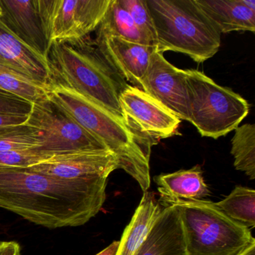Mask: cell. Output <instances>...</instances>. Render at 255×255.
<instances>
[{"instance_id": "obj_1", "label": "cell", "mask_w": 255, "mask_h": 255, "mask_svg": "<svg viewBox=\"0 0 255 255\" xmlns=\"http://www.w3.org/2000/svg\"><path fill=\"white\" fill-rule=\"evenodd\" d=\"M107 179L64 180L29 168H0V208L50 229L80 226L102 209Z\"/></svg>"}, {"instance_id": "obj_2", "label": "cell", "mask_w": 255, "mask_h": 255, "mask_svg": "<svg viewBox=\"0 0 255 255\" xmlns=\"http://www.w3.org/2000/svg\"><path fill=\"white\" fill-rule=\"evenodd\" d=\"M48 98L113 152L119 169L135 179L143 192L148 191L151 147L157 144L154 140L123 118L63 85L53 83Z\"/></svg>"}, {"instance_id": "obj_3", "label": "cell", "mask_w": 255, "mask_h": 255, "mask_svg": "<svg viewBox=\"0 0 255 255\" xmlns=\"http://www.w3.org/2000/svg\"><path fill=\"white\" fill-rule=\"evenodd\" d=\"M53 83L63 85L123 118L119 95L128 83L101 57L90 37L53 43Z\"/></svg>"}, {"instance_id": "obj_4", "label": "cell", "mask_w": 255, "mask_h": 255, "mask_svg": "<svg viewBox=\"0 0 255 255\" xmlns=\"http://www.w3.org/2000/svg\"><path fill=\"white\" fill-rule=\"evenodd\" d=\"M146 1L154 23L158 52H178L202 63L219 51L220 32L195 0Z\"/></svg>"}, {"instance_id": "obj_5", "label": "cell", "mask_w": 255, "mask_h": 255, "mask_svg": "<svg viewBox=\"0 0 255 255\" xmlns=\"http://www.w3.org/2000/svg\"><path fill=\"white\" fill-rule=\"evenodd\" d=\"M187 255H240L255 240L251 230L230 219L215 203L177 200Z\"/></svg>"}, {"instance_id": "obj_6", "label": "cell", "mask_w": 255, "mask_h": 255, "mask_svg": "<svg viewBox=\"0 0 255 255\" xmlns=\"http://www.w3.org/2000/svg\"><path fill=\"white\" fill-rule=\"evenodd\" d=\"M189 121L201 136L214 139L235 130L250 111L249 102L198 70H185Z\"/></svg>"}, {"instance_id": "obj_7", "label": "cell", "mask_w": 255, "mask_h": 255, "mask_svg": "<svg viewBox=\"0 0 255 255\" xmlns=\"http://www.w3.org/2000/svg\"><path fill=\"white\" fill-rule=\"evenodd\" d=\"M110 0H35L49 47L56 41L89 37L101 24Z\"/></svg>"}, {"instance_id": "obj_8", "label": "cell", "mask_w": 255, "mask_h": 255, "mask_svg": "<svg viewBox=\"0 0 255 255\" xmlns=\"http://www.w3.org/2000/svg\"><path fill=\"white\" fill-rule=\"evenodd\" d=\"M25 124L39 132L41 144L38 148L53 156L83 150H109L49 98L32 104Z\"/></svg>"}, {"instance_id": "obj_9", "label": "cell", "mask_w": 255, "mask_h": 255, "mask_svg": "<svg viewBox=\"0 0 255 255\" xmlns=\"http://www.w3.org/2000/svg\"><path fill=\"white\" fill-rule=\"evenodd\" d=\"M119 103L124 119L156 143L178 134L181 121L141 89L128 85Z\"/></svg>"}, {"instance_id": "obj_10", "label": "cell", "mask_w": 255, "mask_h": 255, "mask_svg": "<svg viewBox=\"0 0 255 255\" xmlns=\"http://www.w3.org/2000/svg\"><path fill=\"white\" fill-rule=\"evenodd\" d=\"M140 89L165 106L180 121H189L186 71L168 62L156 52L140 80Z\"/></svg>"}, {"instance_id": "obj_11", "label": "cell", "mask_w": 255, "mask_h": 255, "mask_svg": "<svg viewBox=\"0 0 255 255\" xmlns=\"http://www.w3.org/2000/svg\"><path fill=\"white\" fill-rule=\"evenodd\" d=\"M29 168L64 180L108 178L119 163L110 150H83L56 155Z\"/></svg>"}, {"instance_id": "obj_12", "label": "cell", "mask_w": 255, "mask_h": 255, "mask_svg": "<svg viewBox=\"0 0 255 255\" xmlns=\"http://www.w3.org/2000/svg\"><path fill=\"white\" fill-rule=\"evenodd\" d=\"M95 47L104 62L131 86L140 89V80L148 68L155 46L131 42L118 37H96Z\"/></svg>"}, {"instance_id": "obj_13", "label": "cell", "mask_w": 255, "mask_h": 255, "mask_svg": "<svg viewBox=\"0 0 255 255\" xmlns=\"http://www.w3.org/2000/svg\"><path fill=\"white\" fill-rule=\"evenodd\" d=\"M0 65L50 89L53 76L50 61L38 54L0 20Z\"/></svg>"}, {"instance_id": "obj_14", "label": "cell", "mask_w": 255, "mask_h": 255, "mask_svg": "<svg viewBox=\"0 0 255 255\" xmlns=\"http://www.w3.org/2000/svg\"><path fill=\"white\" fill-rule=\"evenodd\" d=\"M0 5L2 23L34 51L48 59L50 47L43 32L35 0H0Z\"/></svg>"}, {"instance_id": "obj_15", "label": "cell", "mask_w": 255, "mask_h": 255, "mask_svg": "<svg viewBox=\"0 0 255 255\" xmlns=\"http://www.w3.org/2000/svg\"><path fill=\"white\" fill-rule=\"evenodd\" d=\"M162 205V213L135 255H187L178 210L173 204Z\"/></svg>"}, {"instance_id": "obj_16", "label": "cell", "mask_w": 255, "mask_h": 255, "mask_svg": "<svg viewBox=\"0 0 255 255\" xmlns=\"http://www.w3.org/2000/svg\"><path fill=\"white\" fill-rule=\"evenodd\" d=\"M217 30L255 32V0H195Z\"/></svg>"}, {"instance_id": "obj_17", "label": "cell", "mask_w": 255, "mask_h": 255, "mask_svg": "<svg viewBox=\"0 0 255 255\" xmlns=\"http://www.w3.org/2000/svg\"><path fill=\"white\" fill-rule=\"evenodd\" d=\"M160 193L161 203L177 200L196 201L210 195L208 186L203 177L200 165L188 170H180L170 174H162L154 177Z\"/></svg>"}, {"instance_id": "obj_18", "label": "cell", "mask_w": 255, "mask_h": 255, "mask_svg": "<svg viewBox=\"0 0 255 255\" xmlns=\"http://www.w3.org/2000/svg\"><path fill=\"white\" fill-rule=\"evenodd\" d=\"M163 208L155 193L143 192L139 205L122 234L116 255H135Z\"/></svg>"}, {"instance_id": "obj_19", "label": "cell", "mask_w": 255, "mask_h": 255, "mask_svg": "<svg viewBox=\"0 0 255 255\" xmlns=\"http://www.w3.org/2000/svg\"><path fill=\"white\" fill-rule=\"evenodd\" d=\"M96 32L97 37H118L131 42L153 46L138 29L119 0H110L105 15Z\"/></svg>"}, {"instance_id": "obj_20", "label": "cell", "mask_w": 255, "mask_h": 255, "mask_svg": "<svg viewBox=\"0 0 255 255\" xmlns=\"http://www.w3.org/2000/svg\"><path fill=\"white\" fill-rule=\"evenodd\" d=\"M215 205L230 219L251 230L255 225V191L237 186L228 196Z\"/></svg>"}, {"instance_id": "obj_21", "label": "cell", "mask_w": 255, "mask_h": 255, "mask_svg": "<svg viewBox=\"0 0 255 255\" xmlns=\"http://www.w3.org/2000/svg\"><path fill=\"white\" fill-rule=\"evenodd\" d=\"M231 154L234 167L243 171L251 180L255 179V125L246 124L238 127L231 140Z\"/></svg>"}, {"instance_id": "obj_22", "label": "cell", "mask_w": 255, "mask_h": 255, "mask_svg": "<svg viewBox=\"0 0 255 255\" xmlns=\"http://www.w3.org/2000/svg\"><path fill=\"white\" fill-rule=\"evenodd\" d=\"M0 90L33 104L48 98V88L0 65Z\"/></svg>"}, {"instance_id": "obj_23", "label": "cell", "mask_w": 255, "mask_h": 255, "mask_svg": "<svg viewBox=\"0 0 255 255\" xmlns=\"http://www.w3.org/2000/svg\"><path fill=\"white\" fill-rule=\"evenodd\" d=\"M39 132L26 124L0 128V152L41 146Z\"/></svg>"}, {"instance_id": "obj_24", "label": "cell", "mask_w": 255, "mask_h": 255, "mask_svg": "<svg viewBox=\"0 0 255 255\" xmlns=\"http://www.w3.org/2000/svg\"><path fill=\"white\" fill-rule=\"evenodd\" d=\"M120 5L129 13L138 29L156 47L154 23L146 0H119Z\"/></svg>"}, {"instance_id": "obj_25", "label": "cell", "mask_w": 255, "mask_h": 255, "mask_svg": "<svg viewBox=\"0 0 255 255\" xmlns=\"http://www.w3.org/2000/svg\"><path fill=\"white\" fill-rule=\"evenodd\" d=\"M53 156L38 147L0 152V168H29Z\"/></svg>"}, {"instance_id": "obj_26", "label": "cell", "mask_w": 255, "mask_h": 255, "mask_svg": "<svg viewBox=\"0 0 255 255\" xmlns=\"http://www.w3.org/2000/svg\"><path fill=\"white\" fill-rule=\"evenodd\" d=\"M32 104L15 95L0 90V113L29 115Z\"/></svg>"}, {"instance_id": "obj_27", "label": "cell", "mask_w": 255, "mask_h": 255, "mask_svg": "<svg viewBox=\"0 0 255 255\" xmlns=\"http://www.w3.org/2000/svg\"><path fill=\"white\" fill-rule=\"evenodd\" d=\"M0 255H21L20 245L14 241L0 242Z\"/></svg>"}, {"instance_id": "obj_28", "label": "cell", "mask_w": 255, "mask_h": 255, "mask_svg": "<svg viewBox=\"0 0 255 255\" xmlns=\"http://www.w3.org/2000/svg\"><path fill=\"white\" fill-rule=\"evenodd\" d=\"M119 246V241H114L108 247L101 251L96 255H116Z\"/></svg>"}, {"instance_id": "obj_29", "label": "cell", "mask_w": 255, "mask_h": 255, "mask_svg": "<svg viewBox=\"0 0 255 255\" xmlns=\"http://www.w3.org/2000/svg\"><path fill=\"white\" fill-rule=\"evenodd\" d=\"M240 255H255V242L249 246L246 250L243 251Z\"/></svg>"}, {"instance_id": "obj_30", "label": "cell", "mask_w": 255, "mask_h": 255, "mask_svg": "<svg viewBox=\"0 0 255 255\" xmlns=\"http://www.w3.org/2000/svg\"><path fill=\"white\" fill-rule=\"evenodd\" d=\"M2 7H1V5H0V18L2 17Z\"/></svg>"}]
</instances>
